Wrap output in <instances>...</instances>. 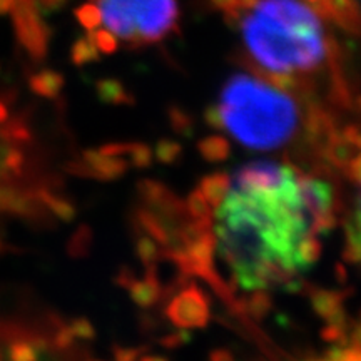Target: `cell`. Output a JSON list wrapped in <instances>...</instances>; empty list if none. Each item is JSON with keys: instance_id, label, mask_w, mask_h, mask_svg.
I'll return each instance as SVG.
<instances>
[{"instance_id": "obj_1", "label": "cell", "mask_w": 361, "mask_h": 361, "mask_svg": "<svg viewBox=\"0 0 361 361\" xmlns=\"http://www.w3.org/2000/svg\"><path fill=\"white\" fill-rule=\"evenodd\" d=\"M218 209L216 239L243 290H264L295 276L298 246L313 234L300 174L288 168L269 186L234 184Z\"/></svg>"}, {"instance_id": "obj_2", "label": "cell", "mask_w": 361, "mask_h": 361, "mask_svg": "<svg viewBox=\"0 0 361 361\" xmlns=\"http://www.w3.org/2000/svg\"><path fill=\"white\" fill-rule=\"evenodd\" d=\"M241 34L256 75L266 80L310 74L326 62L323 17L308 0H211Z\"/></svg>"}, {"instance_id": "obj_3", "label": "cell", "mask_w": 361, "mask_h": 361, "mask_svg": "<svg viewBox=\"0 0 361 361\" xmlns=\"http://www.w3.org/2000/svg\"><path fill=\"white\" fill-rule=\"evenodd\" d=\"M224 129L243 146L269 151L286 144L298 128L296 102L288 90L259 75L234 74L221 90Z\"/></svg>"}, {"instance_id": "obj_4", "label": "cell", "mask_w": 361, "mask_h": 361, "mask_svg": "<svg viewBox=\"0 0 361 361\" xmlns=\"http://www.w3.org/2000/svg\"><path fill=\"white\" fill-rule=\"evenodd\" d=\"M87 32L104 30L116 42L141 47L161 42L179 20L178 0H87L75 12Z\"/></svg>"}, {"instance_id": "obj_5", "label": "cell", "mask_w": 361, "mask_h": 361, "mask_svg": "<svg viewBox=\"0 0 361 361\" xmlns=\"http://www.w3.org/2000/svg\"><path fill=\"white\" fill-rule=\"evenodd\" d=\"M29 139V130L22 121L7 119L0 124V184L13 183L24 174L25 152L22 142Z\"/></svg>"}, {"instance_id": "obj_6", "label": "cell", "mask_w": 361, "mask_h": 361, "mask_svg": "<svg viewBox=\"0 0 361 361\" xmlns=\"http://www.w3.org/2000/svg\"><path fill=\"white\" fill-rule=\"evenodd\" d=\"M166 316L178 328H204L209 323V300L196 284L180 290L166 306Z\"/></svg>"}, {"instance_id": "obj_7", "label": "cell", "mask_w": 361, "mask_h": 361, "mask_svg": "<svg viewBox=\"0 0 361 361\" xmlns=\"http://www.w3.org/2000/svg\"><path fill=\"white\" fill-rule=\"evenodd\" d=\"M129 164L123 157L102 154L99 149H85L79 161L67 164V171L80 178L97 180H114L128 173Z\"/></svg>"}, {"instance_id": "obj_8", "label": "cell", "mask_w": 361, "mask_h": 361, "mask_svg": "<svg viewBox=\"0 0 361 361\" xmlns=\"http://www.w3.org/2000/svg\"><path fill=\"white\" fill-rule=\"evenodd\" d=\"M310 300L314 313L319 318H323L326 324H336L341 328L348 326V323H346L348 319H346V313L343 310V300H345L343 293L311 288Z\"/></svg>"}, {"instance_id": "obj_9", "label": "cell", "mask_w": 361, "mask_h": 361, "mask_svg": "<svg viewBox=\"0 0 361 361\" xmlns=\"http://www.w3.org/2000/svg\"><path fill=\"white\" fill-rule=\"evenodd\" d=\"M322 17L335 20L343 29L358 32V4L356 0H308Z\"/></svg>"}, {"instance_id": "obj_10", "label": "cell", "mask_w": 361, "mask_h": 361, "mask_svg": "<svg viewBox=\"0 0 361 361\" xmlns=\"http://www.w3.org/2000/svg\"><path fill=\"white\" fill-rule=\"evenodd\" d=\"M124 288L129 291L130 300L139 308H152L162 300V286L156 269H146V274L141 279L130 276L126 281Z\"/></svg>"}, {"instance_id": "obj_11", "label": "cell", "mask_w": 361, "mask_h": 361, "mask_svg": "<svg viewBox=\"0 0 361 361\" xmlns=\"http://www.w3.org/2000/svg\"><path fill=\"white\" fill-rule=\"evenodd\" d=\"M102 154L117 156L128 161L129 168L146 169L152 164V149L142 142H111L99 147Z\"/></svg>"}, {"instance_id": "obj_12", "label": "cell", "mask_w": 361, "mask_h": 361, "mask_svg": "<svg viewBox=\"0 0 361 361\" xmlns=\"http://www.w3.org/2000/svg\"><path fill=\"white\" fill-rule=\"evenodd\" d=\"M34 192L35 196L39 197V201L42 202L45 209H47L52 216H56L57 219L64 221V223H71V221H74L75 214H78V209H75V206L72 204L67 197L54 192L52 189L49 188H39L37 191Z\"/></svg>"}, {"instance_id": "obj_13", "label": "cell", "mask_w": 361, "mask_h": 361, "mask_svg": "<svg viewBox=\"0 0 361 361\" xmlns=\"http://www.w3.org/2000/svg\"><path fill=\"white\" fill-rule=\"evenodd\" d=\"M96 96L106 106H134L135 99L117 79H101L96 84Z\"/></svg>"}, {"instance_id": "obj_14", "label": "cell", "mask_w": 361, "mask_h": 361, "mask_svg": "<svg viewBox=\"0 0 361 361\" xmlns=\"http://www.w3.org/2000/svg\"><path fill=\"white\" fill-rule=\"evenodd\" d=\"M360 202L358 200L353 204V213L348 214V219L345 221V259L351 264L360 263Z\"/></svg>"}, {"instance_id": "obj_15", "label": "cell", "mask_w": 361, "mask_h": 361, "mask_svg": "<svg viewBox=\"0 0 361 361\" xmlns=\"http://www.w3.org/2000/svg\"><path fill=\"white\" fill-rule=\"evenodd\" d=\"M29 87L40 97L56 99L64 87V75L51 69L40 71L29 79Z\"/></svg>"}, {"instance_id": "obj_16", "label": "cell", "mask_w": 361, "mask_h": 361, "mask_svg": "<svg viewBox=\"0 0 361 361\" xmlns=\"http://www.w3.org/2000/svg\"><path fill=\"white\" fill-rule=\"evenodd\" d=\"M229 189H231V179H229V176L226 173L209 174L206 178H202L200 183V191L213 209L221 206V202L228 196Z\"/></svg>"}, {"instance_id": "obj_17", "label": "cell", "mask_w": 361, "mask_h": 361, "mask_svg": "<svg viewBox=\"0 0 361 361\" xmlns=\"http://www.w3.org/2000/svg\"><path fill=\"white\" fill-rule=\"evenodd\" d=\"M236 306L243 314L259 323L263 322L271 308H273V300H271L268 293L258 290L252 293V295L243 298L241 301H236Z\"/></svg>"}, {"instance_id": "obj_18", "label": "cell", "mask_w": 361, "mask_h": 361, "mask_svg": "<svg viewBox=\"0 0 361 361\" xmlns=\"http://www.w3.org/2000/svg\"><path fill=\"white\" fill-rule=\"evenodd\" d=\"M197 151L207 162H223L231 154V144L223 135L213 134L197 142Z\"/></svg>"}, {"instance_id": "obj_19", "label": "cell", "mask_w": 361, "mask_h": 361, "mask_svg": "<svg viewBox=\"0 0 361 361\" xmlns=\"http://www.w3.org/2000/svg\"><path fill=\"white\" fill-rule=\"evenodd\" d=\"M135 255L146 269H156L159 261L164 258V251L149 234L141 231L135 238Z\"/></svg>"}, {"instance_id": "obj_20", "label": "cell", "mask_w": 361, "mask_h": 361, "mask_svg": "<svg viewBox=\"0 0 361 361\" xmlns=\"http://www.w3.org/2000/svg\"><path fill=\"white\" fill-rule=\"evenodd\" d=\"M322 243H319V239L316 238V234H310V236H306L303 241L300 243V246H298V251H296V264H298V269H303L306 266L313 264L314 261L319 259V256H322Z\"/></svg>"}, {"instance_id": "obj_21", "label": "cell", "mask_w": 361, "mask_h": 361, "mask_svg": "<svg viewBox=\"0 0 361 361\" xmlns=\"http://www.w3.org/2000/svg\"><path fill=\"white\" fill-rule=\"evenodd\" d=\"M186 204L188 214L191 219H200V221H214V213L213 207H211L209 202L206 201V197L202 196L200 189L192 191L188 196V200L184 201Z\"/></svg>"}, {"instance_id": "obj_22", "label": "cell", "mask_w": 361, "mask_h": 361, "mask_svg": "<svg viewBox=\"0 0 361 361\" xmlns=\"http://www.w3.org/2000/svg\"><path fill=\"white\" fill-rule=\"evenodd\" d=\"M152 156L156 157V161H159L161 164H176L183 156V146L179 142L171 141V139H161L156 144Z\"/></svg>"}, {"instance_id": "obj_23", "label": "cell", "mask_w": 361, "mask_h": 361, "mask_svg": "<svg viewBox=\"0 0 361 361\" xmlns=\"http://www.w3.org/2000/svg\"><path fill=\"white\" fill-rule=\"evenodd\" d=\"M90 247H92V231H90L87 226H82L71 238L67 250H69L72 258H84V256L89 255Z\"/></svg>"}, {"instance_id": "obj_24", "label": "cell", "mask_w": 361, "mask_h": 361, "mask_svg": "<svg viewBox=\"0 0 361 361\" xmlns=\"http://www.w3.org/2000/svg\"><path fill=\"white\" fill-rule=\"evenodd\" d=\"M99 61V51L89 37L79 39L72 47V62L75 66H84L89 62Z\"/></svg>"}, {"instance_id": "obj_25", "label": "cell", "mask_w": 361, "mask_h": 361, "mask_svg": "<svg viewBox=\"0 0 361 361\" xmlns=\"http://www.w3.org/2000/svg\"><path fill=\"white\" fill-rule=\"evenodd\" d=\"M168 117L171 128H173L176 134L184 135V137H191L194 133V123L186 111L180 109V107H169Z\"/></svg>"}, {"instance_id": "obj_26", "label": "cell", "mask_w": 361, "mask_h": 361, "mask_svg": "<svg viewBox=\"0 0 361 361\" xmlns=\"http://www.w3.org/2000/svg\"><path fill=\"white\" fill-rule=\"evenodd\" d=\"M66 324L75 341H92L96 338V328H94V324L87 318H75Z\"/></svg>"}, {"instance_id": "obj_27", "label": "cell", "mask_w": 361, "mask_h": 361, "mask_svg": "<svg viewBox=\"0 0 361 361\" xmlns=\"http://www.w3.org/2000/svg\"><path fill=\"white\" fill-rule=\"evenodd\" d=\"M180 331H178V333H173V335H168L166 338H162L161 340V343H162V346H164V348H179V346H183V345H186V343L191 340V333L188 331V329H183V328H179Z\"/></svg>"}, {"instance_id": "obj_28", "label": "cell", "mask_w": 361, "mask_h": 361, "mask_svg": "<svg viewBox=\"0 0 361 361\" xmlns=\"http://www.w3.org/2000/svg\"><path fill=\"white\" fill-rule=\"evenodd\" d=\"M204 123L214 130H223V116H221L219 106H207L204 111Z\"/></svg>"}, {"instance_id": "obj_29", "label": "cell", "mask_w": 361, "mask_h": 361, "mask_svg": "<svg viewBox=\"0 0 361 361\" xmlns=\"http://www.w3.org/2000/svg\"><path fill=\"white\" fill-rule=\"evenodd\" d=\"M345 335H346V328L336 326V324H326V326L322 329V338L324 341H329V343H340L345 340Z\"/></svg>"}, {"instance_id": "obj_30", "label": "cell", "mask_w": 361, "mask_h": 361, "mask_svg": "<svg viewBox=\"0 0 361 361\" xmlns=\"http://www.w3.org/2000/svg\"><path fill=\"white\" fill-rule=\"evenodd\" d=\"M142 353V348H123V346H116L114 351H112L114 361H137Z\"/></svg>"}, {"instance_id": "obj_31", "label": "cell", "mask_w": 361, "mask_h": 361, "mask_svg": "<svg viewBox=\"0 0 361 361\" xmlns=\"http://www.w3.org/2000/svg\"><path fill=\"white\" fill-rule=\"evenodd\" d=\"M360 164H361V159L360 156H356L351 159L348 164H346V168L343 169L346 173V176H348V179L351 180V183L355 184V186H358L360 184Z\"/></svg>"}, {"instance_id": "obj_32", "label": "cell", "mask_w": 361, "mask_h": 361, "mask_svg": "<svg viewBox=\"0 0 361 361\" xmlns=\"http://www.w3.org/2000/svg\"><path fill=\"white\" fill-rule=\"evenodd\" d=\"M209 361H234V356L229 350L218 348L209 353Z\"/></svg>"}, {"instance_id": "obj_33", "label": "cell", "mask_w": 361, "mask_h": 361, "mask_svg": "<svg viewBox=\"0 0 361 361\" xmlns=\"http://www.w3.org/2000/svg\"><path fill=\"white\" fill-rule=\"evenodd\" d=\"M137 361H169V360L159 355H141V358Z\"/></svg>"}, {"instance_id": "obj_34", "label": "cell", "mask_w": 361, "mask_h": 361, "mask_svg": "<svg viewBox=\"0 0 361 361\" xmlns=\"http://www.w3.org/2000/svg\"><path fill=\"white\" fill-rule=\"evenodd\" d=\"M4 252V241H2V238H0V255H2Z\"/></svg>"}, {"instance_id": "obj_35", "label": "cell", "mask_w": 361, "mask_h": 361, "mask_svg": "<svg viewBox=\"0 0 361 361\" xmlns=\"http://www.w3.org/2000/svg\"><path fill=\"white\" fill-rule=\"evenodd\" d=\"M85 361H101V360H85Z\"/></svg>"}]
</instances>
